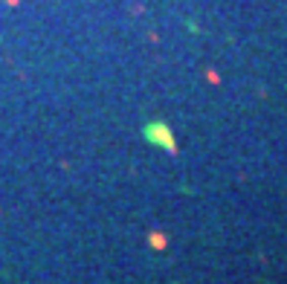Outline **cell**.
Instances as JSON below:
<instances>
[{
	"label": "cell",
	"instance_id": "obj_1",
	"mask_svg": "<svg viewBox=\"0 0 287 284\" xmlns=\"http://www.w3.org/2000/svg\"><path fill=\"white\" fill-rule=\"evenodd\" d=\"M142 136L148 142H154V145H160V148H165V151H177V142H174V133H171V128L165 125V122H148L142 128Z\"/></svg>",
	"mask_w": 287,
	"mask_h": 284
},
{
	"label": "cell",
	"instance_id": "obj_2",
	"mask_svg": "<svg viewBox=\"0 0 287 284\" xmlns=\"http://www.w3.org/2000/svg\"><path fill=\"white\" fill-rule=\"evenodd\" d=\"M148 243H151L154 250H165V246H168V238H165L163 232H151L148 235Z\"/></svg>",
	"mask_w": 287,
	"mask_h": 284
}]
</instances>
